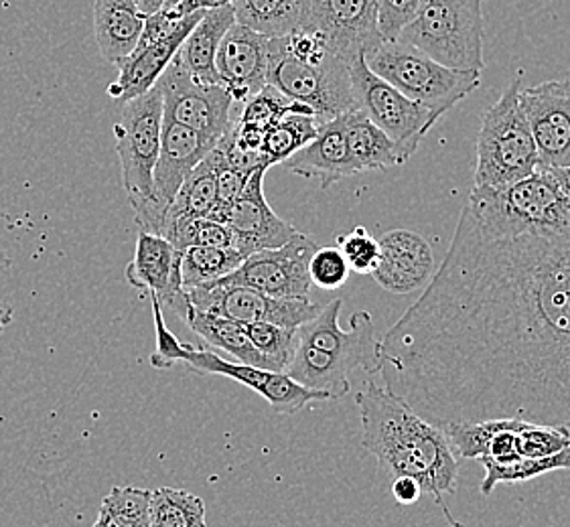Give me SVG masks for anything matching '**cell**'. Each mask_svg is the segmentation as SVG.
Listing matches in <instances>:
<instances>
[{
  "instance_id": "obj_1",
  "label": "cell",
  "mask_w": 570,
  "mask_h": 527,
  "mask_svg": "<svg viewBox=\"0 0 570 527\" xmlns=\"http://www.w3.org/2000/svg\"><path fill=\"white\" fill-rule=\"evenodd\" d=\"M384 388L426 422L570 436V221L500 233L463 207L445 260L377 344Z\"/></svg>"
},
{
  "instance_id": "obj_2",
  "label": "cell",
  "mask_w": 570,
  "mask_h": 527,
  "mask_svg": "<svg viewBox=\"0 0 570 527\" xmlns=\"http://www.w3.org/2000/svg\"><path fill=\"white\" fill-rule=\"evenodd\" d=\"M362 420V447L376 457L390 477H411L421 485L422 495H431L441 505L449 526L456 524L449 514L443 495L456 494L459 460L445 430L426 422L406 401L389 388L367 381L355 394Z\"/></svg>"
},
{
  "instance_id": "obj_3",
  "label": "cell",
  "mask_w": 570,
  "mask_h": 527,
  "mask_svg": "<svg viewBox=\"0 0 570 527\" xmlns=\"http://www.w3.org/2000/svg\"><path fill=\"white\" fill-rule=\"evenodd\" d=\"M343 300L335 298L315 319L297 329V347L286 376L307 390L321 391L330 400H342L352 391L357 369L377 374L376 325L367 310L354 312L350 331L340 327Z\"/></svg>"
},
{
  "instance_id": "obj_4",
  "label": "cell",
  "mask_w": 570,
  "mask_h": 527,
  "mask_svg": "<svg viewBox=\"0 0 570 527\" xmlns=\"http://www.w3.org/2000/svg\"><path fill=\"white\" fill-rule=\"evenodd\" d=\"M522 90L524 81L518 73L483 115L473 189H503L538 169L537 145L520 98Z\"/></svg>"
},
{
  "instance_id": "obj_5",
  "label": "cell",
  "mask_w": 570,
  "mask_h": 527,
  "mask_svg": "<svg viewBox=\"0 0 570 527\" xmlns=\"http://www.w3.org/2000/svg\"><path fill=\"white\" fill-rule=\"evenodd\" d=\"M160 135L163 93L155 86L145 96L125 103L122 118L116 122L115 137L126 197L142 231L157 236L163 223L153 197V175L159 159Z\"/></svg>"
},
{
  "instance_id": "obj_6",
  "label": "cell",
  "mask_w": 570,
  "mask_h": 527,
  "mask_svg": "<svg viewBox=\"0 0 570 527\" xmlns=\"http://www.w3.org/2000/svg\"><path fill=\"white\" fill-rule=\"evenodd\" d=\"M396 41L445 68L481 73L485 68L481 0H426Z\"/></svg>"
},
{
  "instance_id": "obj_7",
  "label": "cell",
  "mask_w": 570,
  "mask_h": 527,
  "mask_svg": "<svg viewBox=\"0 0 570 527\" xmlns=\"http://www.w3.org/2000/svg\"><path fill=\"white\" fill-rule=\"evenodd\" d=\"M364 59L377 78L389 81L412 102L441 116L463 102L481 83L480 71L445 68L419 49L400 41H384Z\"/></svg>"
},
{
  "instance_id": "obj_8",
  "label": "cell",
  "mask_w": 570,
  "mask_h": 527,
  "mask_svg": "<svg viewBox=\"0 0 570 527\" xmlns=\"http://www.w3.org/2000/svg\"><path fill=\"white\" fill-rule=\"evenodd\" d=\"M469 213L500 233L557 230L570 221V207L554 177L537 169L503 189H473Z\"/></svg>"
},
{
  "instance_id": "obj_9",
  "label": "cell",
  "mask_w": 570,
  "mask_h": 527,
  "mask_svg": "<svg viewBox=\"0 0 570 527\" xmlns=\"http://www.w3.org/2000/svg\"><path fill=\"white\" fill-rule=\"evenodd\" d=\"M352 61L340 53L321 63H308L286 51L283 37L271 39L266 83L293 102L313 110L320 122L355 112Z\"/></svg>"
},
{
  "instance_id": "obj_10",
  "label": "cell",
  "mask_w": 570,
  "mask_h": 527,
  "mask_svg": "<svg viewBox=\"0 0 570 527\" xmlns=\"http://www.w3.org/2000/svg\"><path fill=\"white\" fill-rule=\"evenodd\" d=\"M352 90H354L355 110L380 128L386 137L399 145L409 157H412L422 138L436 125L441 115L412 102L404 93H400L389 81L377 78L367 68L364 56L352 61Z\"/></svg>"
},
{
  "instance_id": "obj_11",
  "label": "cell",
  "mask_w": 570,
  "mask_h": 527,
  "mask_svg": "<svg viewBox=\"0 0 570 527\" xmlns=\"http://www.w3.org/2000/svg\"><path fill=\"white\" fill-rule=\"evenodd\" d=\"M163 93V118L194 130L219 145L236 125L234 98L222 83L194 80L177 59L157 81Z\"/></svg>"
},
{
  "instance_id": "obj_12",
  "label": "cell",
  "mask_w": 570,
  "mask_h": 527,
  "mask_svg": "<svg viewBox=\"0 0 570 527\" xmlns=\"http://www.w3.org/2000/svg\"><path fill=\"white\" fill-rule=\"evenodd\" d=\"M320 246L315 241L297 231L293 240L281 248L252 253L238 270L214 285L252 288L273 298H308L313 287L308 262Z\"/></svg>"
},
{
  "instance_id": "obj_13",
  "label": "cell",
  "mask_w": 570,
  "mask_h": 527,
  "mask_svg": "<svg viewBox=\"0 0 570 527\" xmlns=\"http://www.w3.org/2000/svg\"><path fill=\"white\" fill-rule=\"evenodd\" d=\"M195 309L207 315L224 317L240 325L271 322L286 329H298L301 325L320 315L317 302L311 298H273L246 287L195 288L187 292Z\"/></svg>"
},
{
  "instance_id": "obj_14",
  "label": "cell",
  "mask_w": 570,
  "mask_h": 527,
  "mask_svg": "<svg viewBox=\"0 0 570 527\" xmlns=\"http://www.w3.org/2000/svg\"><path fill=\"white\" fill-rule=\"evenodd\" d=\"M181 364L197 376H224V378L236 379L238 384L250 388L268 401L276 414H297L307 406L308 401L330 400L321 391L303 388L286 374L244 366L240 361H228L206 347L187 345Z\"/></svg>"
},
{
  "instance_id": "obj_15",
  "label": "cell",
  "mask_w": 570,
  "mask_h": 527,
  "mask_svg": "<svg viewBox=\"0 0 570 527\" xmlns=\"http://www.w3.org/2000/svg\"><path fill=\"white\" fill-rule=\"evenodd\" d=\"M301 29L323 34L350 61L384 43L377 31L376 0H307Z\"/></svg>"
},
{
  "instance_id": "obj_16",
  "label": "cell",
  "mask_w": 570,
  "mask_h": 527,
  "mask_svg": "<svg viewBox=\"0 0 570 527\" xmlns=\"http://www.w3.org/2000/svg\"><path fill=\"white\" fill-rule=\"evenodd\" d=\"M522 106L538 150V169L570 167V80L522 90Z\"/></svg>"
},
{
  "instance_id": "obj_17",
  "label": "cell",
  "mask_w": 570,
  "mask_h": 527,
  "mask_svg": "<svg viewBox=\"0 0 570 527\" xmlns=\"http://www.w3.org/2000/svg\"><path fill=\"white\" fill-rule=\"evenodd\" d=\"M268 169L254 172L240 197L224 209L214 221L226 223L234 233V250L248 258L252 253L274 250L293 240L297 230L274 213L264 196V175Z\"/></svg>"
},
{
  "instance_id": "obj_18",
  "label": "cell",
  "mask_w": 570,
  "mask_h": 527,
  "mask_svg": "<svg viewBox=\"0 0 570 527\" xmlns=\"http://www.w3.org/2000/svg\"><path fill=\"white\" fill-rule=\"evenodd\" d=\"M216 147V142H212L209 138L163 118L159 159L153 175V197L160 223H165L167 211L185 179Z\"/></svg>"
},
{
  "instance_id": "obj_19",
  "label": "cell",
  "mask_w": 570,
  "mask_h": 527,
  "mask_svg": "<svg viewBox=\"0 0 570 527\" xmlns=\"http://www.w3.org/2000/svg\"><path fill=\"white\" fill-rule=\"evenodd\" d=\"M271 39L234 23L222 39L216 69L234 102L244 103L266 86Z\"/></svg>"
},
{
  "instance_id": "obj_20",
  "label": "cell",
  "mask_w": 570,
  "mask_h": 527,
  "mask_svg": "<svg viewBox=\"0 0 570 527\" xmlns=\"http://www.w3.org/2000/svg\"><path fill=\"white\" fill-rule=\"evenodd\" d=\"M380 262L374 280L392 295H411L431 282L434 253L421 233L411 230L386 231L380 240Z\"/></svg>"
},
{
  "instance_id": "obj_21",
  "label": "cell",
  "mask_w": 570,
  "mask_h": 527,
  "mask_svg": "<svg viewBox=\"0 0 570 527\" xmlns=\"http://www.w3.org/2000/svg\"><path fill=\"white\" fill-rule=\"evenodd\" d=\"M130 287L159 298L160 307L177 310L185 300L181 285V252L157 233L140 231L135 258L126 266Z\"/></svg>"
},
{
  "instance_id": "obj_22",
  "label": "cell",
  "mask_w": 570,
  "mask_h": 527,
  "mask_svg": "<svg viewBox=\"0 0 570 527\" xmlns=\"http://www.w3.org/2000/svg\"><path fill=\"white\" fill-rule=\"evenodd\" d=\"M204 14L206 12H195V14L185 17L181 21L173 24L171 31L165 37H160L159 41L137 49L118 68L120 76L115 83L108 86V90H106L108 96L126 103L150 92L157 86L160 76L165 73V69L169 68L173 59L177 58L183 41L194 31L195 24L204 19Z\"/></svg>"
},
{
  "instance_id": "obj_23",
  "label": "cell",
  "mask_w": 570,
  "mask_h": 527,
  "mask_svg": "<svg viewBox=\"0 0 570 527\" xmlns=\"http://www.w3.org/2000/svg\"><path fill=\"white\" fill-rule=\"evenodd\" d=\"M283 165L286 171L298 177L320 179L321 189H330L331 185L357 175L347 145L345 115L320 122V132L315 140Z\"/></svg>"
},
{
  "instance_id": "obj_24",
  "label": "cell",
  "mask_w": 570,
  "mask_h": 527,
  "mask_svg": "<svg viewBox=\"0 0 570 527\" xmlns=\"http://www.w3.org/2000/svg\"><path fill=\"white\" fill-rule=\"evenodd\" d=\"M145 21L135 0H94V34L102 58L120 68L135 53Z\"/></svg>"
},
{
  "instance_id": "obj_25",
  "label": "cell",
  "mask_w": 570,
  "mask_h": 527,
  "mask_svg": "<svg viewBox=\"0 0 570 527\" xmlns=\"http://www.w3.org/2000/svg\"><path fill=\"white\" fill-rule=\"evenodd\" d=\"M522 425V420H483L449 425L443 430L461 459L508 465L522 459L515 453V435Z\"/></svg>"
},
{
  "instance_id": "obj_26",
  "label": "cell",
  "mask_w": 570,
  "mask_h": 527,
  "mask_svg": "<svg viewBox=\"0 0 570 527\" xmlns=\"http://www.w3.org/2000/svg\"><path fill=\"white\" fill-rule=\"evenodd\" d=\"M234 23V7L206 12L204 19L195 24L194 31L183 41L175 59L187 69V73L194 80L202 83H222L216 69L217 51L222 46V39Z\"/></svg>"
},
{
  "instance_id": "obj_27",
  "label": "cell",
  "mask_w": 570,
  "mask_h": 527,
  "mask_svg": "<svg viewBox=\"0 0 570 527\" xmlns=\"http://www.w3.org/2000/svg\"><path fill=\"white\" fill-rule=\"evenodd\" d=\"M345 130H347V145H350L357 175L386 171L411 159L399 145H394L380 128L374 127L357 110L345 115Z\"/></svg>"
},
{
  "instance_id": "obj_28",
  "label": "cell",
  "mask_w": 570,
  "mask_h": 527,
  "mask_svg": "<svg viewBox=\"0 0 570 527\" xmlns=\"http://www.w3.org/2000/svg\"><path fill=\"white\" fill-rule=\"evenodd\" d=\"M179 319L195 335H199L209 347L226 351L229 356L236 357V361H240L244 366L268 369L266 361L250 344L248 335L244 331V325H240V322L229 321L224 317L207 315L204 310L195 309L194 305L189 302V298H187V305H185Z\"/></svg>"
},
{
  "instance_id": "obj_29",
  "label": "cell",
  "mask_w": 570,
  "mask_h": 527,
  "mask_svg": "<svg viewBox=\"0 0 570 527\" xmlns=\"http://www.w3.org/2000/svg\"><path fill=\"white\" fill-rule=\"evenodd\" d=\"M307 0H236V23L268 39L295 33L305 19Z\"/></svg>"
},
{
  "instance_id": "obj_30",
  "label": "cell",
  "mask_w": 570,
  "mask_h": 527,
  "mask_svg": "<svg viewBox=\"0 0 570 527\" xmlns=\"http://www.w3.org/2000/svg\"><path fill=\"white\" fill-rule=\"evenodd\" d=\"M246 258L234 248L194 246L181 252V285L185 292L206 288L240 268Z\"/></svg>"
},
{
  "instance_id": "obj_31",
  "label": "cell",
  "mask_w": 570,
  "mask_h": 527,
  "mask_svg": "<svg viewBox=\"0 0 570 527\" xmlns=\"http://www.w3.org/2000/svg\"><path fill=\"white\" fill-rule=\"evenodd\" d=\"M217 207V185L216 175L209 161L204 159L195 167L191 175L185 179L179 193L173 199L171 207L167 211L165 223L169 219L194 218L207 219L212 218V213ZM163 223V226H165Z\"/></svg>"
},
{
  "instance_id": "obj_32",
  "label": "cell",
  "mask_w": 570,
  "mask_h": 527,
  "mask_svg": "<svg viewBox=\"0 0 570 527\" xmlns=\"http://www.w3.org/2000/svg\"><path fill=\"white\" fill-rule=\"evenodd\" d=\"M320 132V120L313 115H288L264 132L263 155L274 165L288 161L305 149Z\"/></svg>"
},
{
  "instance_id": "obj_33",
  "label": "cell",
  "mask_w": 570,
  "mask_h": 527,
  "mask_svg": "<svg viewBox=\"0 0 570 527\" xmlns=\"http://www.w3.org/2000/svg\"><path fill=\"white\" fill-rule=\"evenodd\" d=\"M149 511L150 527H207L204 501L181 489L150 491Z\"/></svg>"
},
{
  "instance_id": "obj_34",
  "label": "cell",
  "mask_w": 570,
  "mask_h": 527,
  "mask_svg": "<svg viewBox=\"0 0 570 527\" xmlns=\"http://www.w3.org/2000/svg\"><path fill=\"white\" fill-rule=\"evenodd\" d=\"M485 469V477L481 481V495L493 494V489L502 483H525L538 479L548 473L554 470H569L570 469V447L564 448L559 455H552L547 459H520L515 463H493V460H481Z\"/></svg>"
},
{
  "instance_id": "obj_35",
  "label": "cell",
  "mask_w": 570,
  "mask_h": 527,
  "mask_svg": "<svg viewBox=\"0 0 570 527\" xmlns=\"http://www.w3.org/2000/svg\"><path fill=\"white\" fill-rule=\"evenodd\" d=\"M150 491L115 487L104 497L100 516L91 527H150Z\"/></svg>"
},
{
  "instance_id": "obj_36",
  "label": "cell",
  "mask_w": 570,
  "mask_h": 527,
  "mask_svg": "<svg viewBox=\"0 0 570 527\" xmlns=\"http://www.w3.org/2000/svg\"><path fill=\"white\" fill-rule=\"evenodd\" d=\"M254 349L261 354L271 371L285 374L291 366L295 347H297V329H286L271 322H252L244 325Z\"/></svg>"
},
{
  "instance_id": "obj_37",
  "label": "cell",
  "mask_w": 570,
  "mask_h": 527,
  "mask_svg": "<svg viewBox=\"0 0 570 527\" xmlns=\"http://www.w3.org/2000/svg\"><path fill=\"white\" fill-rule=\"evenodd\" d=\"M288 115H313V110L303 103L293 102L291 98H286L285 93L278 92L276 88L266 83L261 92L252 96L250 100L242 106V112L236 122L261 128L266 132Z\"/></svg>"
},
{
  "instance_id": "obj_38",
  "label": "cell",
  "mask_w": 570,
  "mask_h": 527,
  "mask_svg": "<svg viewBox=\"0 0 570 527\" xmlns=\"http://www.w3.org/2000/svg\"><path fill=\"white\" fill-rule=\"evenodd\" d=\"M570 447V436L554 426L528 425L524 422L515 435V453L522 459H547Z\"/></svg>"
},
{
  "instance_id": "obj_39",
  "label": "cell",
  "mask_w": 570,
  "mask_h": 527,
  "mask_svg": "<svg viewBox=\"0 0 570 527\" xmlns=\"http://www.w3.org/2000/svg\"><path fill=\"white\" fill-rule=\"evenodd\" d=\"M340 250L350 270H354L357 275H374L380 262V243L367 233L365 228H354L350 233L342 236Z\"/></svg>"
},
{
  "instance_id": "obj_40",
  "label": "cell",
  "mask_w": 570,
  "mask_h": 527,
  "mask_svg": "<svg viewBox=\"0 0 570 527\" xmlns=\"http://www.w3.org/2000/svg\"><path fill=\"white\" fill-rule=\"evenodd\" d=\"M350 266L340 248H320L308 262V276L315 287L323 290H337L350 278Z\"/></svg>"
},
{
  "instance_id": "obj_41",
  "label": "cell",
  "mask_w": 570,
  "mask_h": 527,
  "mask_svg": "<svg viewBox=\"0 0 570 527\" xmlns=\"http://www.w3.org/2000/svg\"><path fill=\"white\" fill-rule=\"evenodd\" d=\"M207 161H209L212 169H214V175H216L217 207L216 211L212 213V218H209L216 219L224 209H228V207L240 197L250 177L244 175V172L236 171V169L226 161L224 152L217 149V147L207 155Z\"/></svg>"
},
{
  "instance_id": "obj_42",
  "label": "cell",
  "mask_w": 570,
  "mask_h": 527,
  "mask_svg": "<svg viewBox=\"0 0 570 527\" xmlns=\"http://www.w3.org/2000/svg\"><path fill=\"white\" fill-rule=\"evenodd\" d=\"M426 0H376L377 31L384 41H396Z\"/></svg>"
},
{
  "instance_id": "obj_43",
  "label": "cell",
  "mask_w": 570,
  "mask_h": 527,
  "mask_svg": "<svg viewBox=\"0 0 570 527\" xmlns=\"http://www.w3.org/2000/svg\"><path fill=\"white\" fill-rule=\"evenodd\" d=\"M149 297L153 319H155V332H157V351L150 356V366L157 367V369H167V367H173V364H181L187 345H183L167 327L159 298L155 295H149Z\"/></svg>"
},
{
  "instance_id": "obj_44",
  "label": "cell",
  "mask_w": 570,
  "mask_h": 527,
  "mask_svg": "<svg viewBox=\"0 0 570 527\" xmlns=\"http://www.w3.org/2000/svg\"><path fill=\"white\" fill-rule=\"evenodd\" d=\"M236 0H181L179 4H175L173 9H165L171 21H181L189 14L195 12H209L224 7H234Z\"/></svg>"
},
{
  "instance_id": "obj_45",
  "label": "cell",
  "mask_w": 570,
  "mask_h": 527,
  "mask_svg": "<svg viewBox=\"0 0 570 527\" xmlns=\"http://www.w3.org/2000/svg\"><path fill=\"white\" fill-rule=\"evenodd\" d=\"M392 497L400 505H414L422 497L421 485L411 477H396L392 481Z\"/></svg>"
},
{
  "instance_id": "obj_46",
  "label": "cell",
  "mask_w": 570,
  "mask_h": 527,
  "mask_svg": "<svg viewBox=\"0 0 570 527\" xmlns=\"http://www.w3.org/2000/svg\"><path fill=\"white\" fill-rule=\"evenodd\" d=\"M548 172L554 177V181L559 185L560 191L570 207V167L569 169H548Z\"/></svg>"
},
{
  "instance_id": "obj_47",
  "label": "cell",
  "mask_w": 570,
  "mask_h": 527,
  "mask_svg": "<svg viewBox=\"0 0 570 527\" xmlns=\"http://www.w3.org/2000/svg\"><path fill=\"white\" fill-rule=\"evenodd\" d=\"M135 2H137L138 11L142 12L145 17L163 11L167 4V0H135Z\"/></svg>"
},
{
  "instance_id": "obj_48",
  "label": "cell",
  "mask_w": 570,
  "mask_h": 527,
  "mask_svg": "<svg viewBox=\"0 0 570 527\" xmlns=\"http://www.w3.org/2000/svg\"><path fill=\"white\" fill-rule=\"evenodd\" d=\"M12 315H14V309L9 307V305H2V302H0V331H4V329L11 325Z\"/></svg>"
},
{
  "instance_id": "obj_49",
  "label": "cell",
  "mask_w": 570,
  "mask_h": 527,
  "mask_svg": "<svg viewBox=\"0 0 570 527\" xmlns=\"http://www.w3.org/2000/svg\"><path fill=\"white\" fill-rule=\"evenodd\" d=\"M7 268H11V260L7 258V253L0 248V270H7Z\"/></svg>"
},
{
  "instance_id": "obj_50",
  "label": "cell",
  "mask_w": 570,
  "mask_h": 527,
  "mask_svg": "<svg viewBox=\"0 0 570 527\" xmlns=\"http://www.w3.org/2000/svg\"><path fill=\"white\" fill-rule=\"evenodd\" d=\"M181 0H167V4H165V9H173L175 4H179Z\"/></svg>"
}]
</instances>
